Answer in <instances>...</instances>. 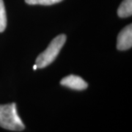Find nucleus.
I'll return each mask as SVG.
<instances>
[{"instance_id": "39448f33", "label": "nucleus", "mask_w": 132, "mask_h": 132, "mask_svg": "<svg viewBox=\"0 0 132 132\" xmlns=\"http://www.w3.org/2000/svg\"><path fill=\"white\" fill-rule=\"evenodd\" d=\"M120 18H127L132 15V0H123L118 10Z\"/></svg>"}, {"instance_id": "423d86ee", "label": "nucleus", "mask_w": 132, "mask_h": 132, "mask_svg": "<svg viewBox=\"0 0 132 132\" xmlns=\"http://www.w3.org/2000/svg\"><path fill=\"white\" fill-rule=\"evenodd\" d=\"M7 27V15L3 0H0V32L5 31Z\"/></svg>"}, {"instance_id": "20e7f679", "label": "nucleus", "mask_w": 132, "mask_h": 132, "mask_svg": "<svg viewBox=\"0 0 132 132\" xmlns=\"http://www.w3.org/2000/svg\"><path fill=\"white\" fill-rule=\"evenodd\" d=\"M60 84L75 90H84L88 87L87 83L82 78L76 75H69L64 77L60 81Z\"/></svg>"}, {"instance_id": "f257e3e1", "label": "nucleus", "mask_w": 132, "mask_h": 132, "mask_svg": "<svg viewBox=\"0 0 132 132\" xmlns=\"http://www.w3.org/2000/svg\"><path fill=\"white\" fill-rule=\"evenodd\" d=\"M0 127L15 131H21L25 128L15 103L0 105Z\"/></svg>"}, {"instance_id": "6e6552de", "label": "nucleus", "mask_w": 132, "mask_h": 132, "mask_svg": "<svg viewBox=\"0 0 132 132\" xmlns=\"http://www.w3.org/2000/svg\"><path fill=\"white\" fill-rule=\"evenodd\" d=\"M37 68H38V66L36 65H35L33 66V69H34V70H36Z\"/></svg>"}, {"instance_id": "0eeeda50", "label": "nucleus", "mask_w": 132, "mask_h": 132, "mask_svg": "<svg viewBox=\"0 0 132 132\" xmlns=\"http://www.w3.org/2000/svg\"><path fill=\"white\" fill-rule=\"evenodd\" d=\"M63 0H25L26 3L30 5H52L61 2Z\"/></svg>"}, {"instance_id": "7ed1b4c3", "label": "nucleus", "mask_w": 132, "mask_h": 132, "mask_svg": "<svg viewBox=\"0 0 132 132\" xmlns=\"http://www.w3.org/2000/svg\"><path fill=\"white\" fill-rule=\"evenodd\" d=\"M132 46V26L129 24L119 33L117 40V48L120 51H125Z\"/></svg>"}, {"instance_id": "f03ea898", "label": "nucleus", "mask_w": 132, "mask_h": 132, "mask_svg": "<svg viewBox=\"0 0 132 132\" xmlns=\"http://www.w3.org/2000/svg\"><path fill=\"white\" fill-rule=\"evenodd\" d=\"M65 41L66 36L64 34L57 35L56 38H54L47 48L37 57L35 65L38 66V68H46L54 61Z\"/></svg>"}]
</instances>
